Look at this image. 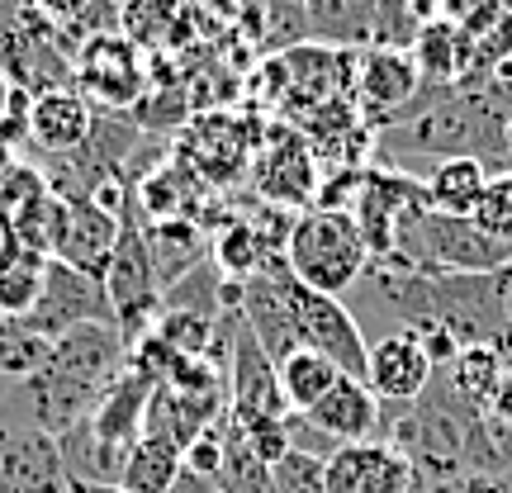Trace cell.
Here are the masks:
<instances>
[{"label": "cell", "instance_id": "obj_18", "mask_svg": "<svg viewBox=\"0 0 512 493\" xmlns=\"http://www.w3.org/2000/svg\"><path fill=\"white\" fill-rule=\"evenodd\" d=\"M304 418H309L323 437L337 441V446L380 437V399L370 394L366 380H351V375H342V380L332 384Z\"/></svg>", "mask_w": 512, "mask_h": 493}, {"label": "cell", "instance_id": "obj_21", "mask_svg": "<svg viewBox=\"0 0 512 493\" xmlns=\"http://www.w3.org/2000/svg\"><path fill=\"white\" fill-rule=\"evenodd\" d=\"M147 238V256H152V266H157V285H176L190 266H200L204 256V228L200 223L181 219V214H171V219H152V228H143Z\"/></svg>", "mask_w": 512, "mask_h": 493}, {"label": "cell", "instance_id": "obj_11", "mask_svg": "<svg viewBox=\"0 0 512 493\" xmlns=\"http://www.w3.org/2000/svg\"><path fill=\"white\" fill-rule=\"evenodd\" d=\"M223 380H228V418L238 427L290 413L285 389H280V370H275V361L266 356V347L252 337L247 323H238V332H233V351H228V375Z\"/></svg>", "mask_w": 512, "mask_h": 493}, {"label": "cell", "instance_id": "obj_3", "mask_svg": "<svg viewBox=\"0 0 512 493\" xmlns=\"http://www.w3.org/2000/svg\"><path fill=\"white\" fill-rule=\"evenodd\" d=\"M157 380L138 370L133 361H124V370L114 375V384L105 389V399L91 408V418L76 422L67 437H57L67 475L76 479H119L128 451L143 437L147 399H152Z\"/></svg>", "mask_w": 512, "mask_h": 493}, {"label": "cell", "instance_id": "obj_30", "mask_svg": "<svg viewBox=\"0 0 512 493\" xmlns=\"http://www.w3.org/2000/svg\"><path fill=\"white\" fill-rule=\"evenodd\" d=\"M271 493H328L323 456H304V451L280 456L271 465Z\"/></svg>", "mask_w": 512, "mask_h": 493}, {"label": "cell", "instance_id": "obj_25", "mask_svg": "<svg viewBox=\"0 0 512 493\" xmlns=\"http://www.w3.org/2000/svg\"><path fill=\"white\" fill-rule=\"evenodd\" d=\"M185 465V451L176 446V441L166 437H138V446L128 451L124 470H119V479L114 484H124L128 493H166L171 484H176V475H181Z\"/></svg>", "mask_w": 512, "mask_h": 493}, {"label": "cell", "instance_id": "obj_24", "mask_svg": "<svg viewBox=\"0 0 512 493\" xmlns=\"http://www.w3.org/2000/svg\"><path fill=\"white\" fill-rule=\"evenodd\" d=\"M48 261L53 256L34 252L24 242H10L5 256H0V313L5 318H24V313L38 304L43 294V280H48Z\"/></svg>", "mask_w": 512, "mask_h": 493}, {"label": "cell", "instance_id": "obj_8", "mask_svg": "<svg viewBox=\"0 0 512 493\" xmlns=\"http://www.w3.org/2000/svg\"><path fill=\"white\" fill-rule=\"evenodd\" d=\"M290 304H294V328H299V347L328 356L332 366L351 375V380H366V361H370V342L361 323L351 318V309L332 294H318L309 285H299L290 275Z\"/></svg>", "mask_w": 512, "mask_h": 493}, {"label": "cell", "instance_id": "obj_32", "mask_svg": "<svg viewBox=\"0 0 512 493\" xmlns=\"http://www.w3.org/2000/svg\"><path fill=\"white\" fill-rule=\"evenodd\" d=\"M166 493H223V489H219V479L195 475L190 465H181V475H176V484H171Z\"/></svg>", "mask_w": 512, "mask_h": 493}, {"label": "cell", "instance_id": "obj_12", "mask_svg": "<svg viewBox=\"0 0 512 493\" xmlns=\"http://www.w3.org/2000/svg\"><path fill=\"white\" fill-rule=\"evenodd\" d=\"M0 493H67V460L53 432L0 418Z\"/></svg>", "mask_w": 512, "mask_h": 493}, {"label": "cell", "instance_id": "obj_1", "mask_svg": "<svg viewBox=\"0 0 512 493\" xmlns=\"http://www.w3.org/2000/svg\"><path fill=\"white\" fill-rule=\"evenodd\" d=\"M128 361V342L114 323H86L53 337L48 361L29 380H10V394L0 399V418L34 422L53 437H67L76 422L91 418V408L105 399V389Z\"/></svg>", "mask_w": 512, "mask_h": 493}, {"label": "cell", "instance_id": "obj_20", "mask_svg": "<svg viewBox=\"0 0 512 493\" xmlns=\"http://www.w3.org/2000/svg\"><path fill=\"white\" fill-rule=\"evenodd\" d=\"M489 176H494V166H484L479 157H441V162H432L427 181H422L427 209H437V214H475Z\"/></svg>", "mask_w": 512, "mask_h": 493}, {"label": "cell", "instance_id": "obj_37", "mask_svg": "<svg viewBox=\"0 0 512 493\" xmlns=\"http://www.w3.org/2000/svg\"><path fill=\"white\" fill-rule=\"evenodd\" d=\"M10 242H15V238H10V223H5V214H0V256H5V247H10Z\"/></svg>", "mask_w": 512, "mask_h": 493}, {"label": "cell", "instance_id": "obj_29", "mask_svg": "<svg viewBox=\"0 0 512 493\" xmlns=\"http://www.w3.org/2000/svg\"><path fill=\"white\" fill-rule=\"evenodd\" d=\"M470 219H475L484 233H494L498 242H508L512 247V171L489 176V185H484V195H479Z\"/></svg>", "mask_w": 512, "mask_h": 493}, {"label": "cell", "instance_id": "obj_10", "mask_svg": "<svg viewBox=\"0 0 512 493\" xmlns=\"http://www.w3.org/2000/svg\"><path fill=\"white\" fill-rule=\"evenodd\" d=\"M24 323L38 332V337H62L72 328H86V323H114V304L105 294V280L76 271L67 261H48V280H43V294L38 304L24 313ZM119 328V323H114Z\"/></svg>", "mask_w": 512, "mask_h": 493}, {"label": "cell", "instance_id": "obj_39", "mask_svg": "<svg viewBox=\"0 0 512 493\" xmlns=\"http://www.w3.org/2000/svg\"><path fill=\"white\" fill-rule=\"evenodd\" d=\"M299 5H309V0H299Z\"/></svg>", "mask_w": 512, "mask_h": 493}, {"label": "cell", "instance_id": "obj_7", "mask_svg": "<svg viewBox=\"0 0 512 493\" xmlns=\"http://www.w3.org/2000/svg\"><path fill=\"white\" fill-rule=\"evenodd\" d=\"M422 209H427L422 181L403 176V171L375 166V171H361V176H356V195H351L347 214L356 219L361 238H366L370 261H394L403 228L418 219Z\"/></svg>", "mask_w": 512, "mask_h": 493}, {"label": "cell", "instance_id": "obj_31", "mask_svg": "<svg viewBox=\"0 0 512 493\" xmlns=\"http://www.w3.org/2000/svg\"><path fill=\"white\" fill-rule=\"evenodd\" d=\"M176 15V0H124V34L143 48V43H157V34L166 29V19Z\"/></svg>", "mask_w": 512, "mask_h": 493}, {"label": "cell", "instance_id": "obj_4", "mask_svg": "<svg viewBox=\"0 0 512 493\" xmlns=\"http://www.w3.org/2000/svg\"><path fill=\"white\" fill-rule=\"evenodd\" d=\"M285 266L299 285H309L318 294H342L366 275L370 266V252H366V238L361 228L351 219L347 209H309L290 223V238H285Z\"/></svg>", "mask_w": 512, "mask_h": 493}, {"label": "cell", "instance_id": "obj_14", "mask_svg": "<svg viewBox=\"0 0 512 493\" xmlns=\"http://www.w3.org/2000/svg\"><path fill=\"white\" fill-rule=\"evenodd\" d=\"M422 76L418 62L408 48H389V43H375L361 67H356V95H361V110L366 119H380V124H399L408 105L418 100Z\"/></svg>", "mask_w": 512, "mask_h": 493}, {"label": "cell", "instance_id": "obj_26", "mask_svg": "<svg viewBox=\"0 0 512 493\" xmlns=\"http://www.w3.org/2000/svg\"><path fill=\"white\" fill-rule=\"evenodd\" d=\"M275 370H280V389H285V403H290L294 413H309L313 403L342 380V370L332 366L328 356H318V351H309V347L290 351Z\"/></svg>", "mask_w": 512, "mask_h": 493}, {"label": "cell", "instance_id": "obj_23", "mask_svg": "<svg viewBox=\"0 0 512 493\" xmlns=\"http://www.w3.org/2000/svg\"><path fill=\"white\" fill-rule=\"evenodd\" d=\"M256 181H261V195L275 204H304L313 200V185H318V171H313V152L304 143H285L271 147L266 157H261V171H256Z\"/></svg>", "mask_w": 512, "mask_h": 493}, {"label": "cell", "instance_id": "obj_9", "mask_svg": "<svg viewBox=\"0 0 512 493\" xmlns=\"http://www.w3.org/2000/svg\"><path fill=\"white\" fill-rule=\"evenodd\" d=\"M81 91L91 95L100 110H133L147 91V62L143 48L124 34V29H105L91 34L72 57Z\"/></svg>", "mask_w": 512, "mask_h": 493}, {"label": "cell", "instance_id": "obj_36", "mask_svg": "<svg viewBox=\"0 0 512 493\" xmlns=\"http://www.w3.org/2000/svg\"><path fill=\"white\" fill-rule=\"evenodd\" d=\"M5 38H10V10L0 5V53H5Z\"/></svg>", "mask_w": 512, "mask_h": 493}, {"label": "cell", "instance_id": "obj_35", "mask_svg": "<svg viewBox=\"0 0 512 493\" xmlns=\"http://www.w3.org/2000/svg\"><path fill=\"white\" fill-rule=\"evenodd\" d=\"M441 5H446V0H418V15H422V19H437Z\"/></svg>", "mask_w": 512, "mask_h": 493}, {"label": "cell", "instance_id": "obj_38", "mask_svg": "<svg viewBox=\"0 0 512 493\" xmlns=\"http://www.w3.org/2000/svg\"><path fill=\"white\" fill-rule=\"evenodd\" d=\"M508 318H512V290H508Z\"/></svg>", "mask_w": 512, "mask_h": 493}, {"label": "cell", "instance_id": "obj_5", "mask_svg": "<svg viewBox=\"0 0 512 493\" xmlns=\"http://www.w3.org/2000/svg\"><path fill=\"white\" fill-rule=\"evenodd\" d=\"M399 266H422V271H498L512 261V247L484 233L470 214H437L422 209L418 219L403 228Z\"/></svg>", "mask_w": 512, "mask_h": 493}, {"label": "cell", "instance_id": "obj_15", "mask_svg": "<svg viewBox=\"0 0 512 493\" xmlns=\"http://www.w3.org/2000/svg\"><path fill=\"white\" fill-rule=\"evenodd\" d=\"M124 209V204H119ZM119 209L110 204H100L95 195L86 200H67V219H62V233H57V247L53 256L57 261H67L76 271L95 275V280H105L110 271V256H114V242H119Z\"/></svg>", "mask_w": 512, "mask_h": 493}, {"label": "cell", "instance_id": "obj_34", "mask_svg": "<svg viewBox=\"0 0 512 493\" xmlns=\"http://www.w3.org/2000/svg\"><path fill=\"white\" fill-rule=\"evenodd\" d=\"M10 100H15V81H10L5 67H0V124H5V114H10Z\"/></svg>", "mask_w": 512, "mask_h": 493}, {"label": "cell", "instance_id": "obj_6", "mask_svg": "<svg viewBox=\"0 0 512 493\" xmlns=\"http://www.w3.org/2000/svg\"><path fill=\"white\" fill-rule=\"evenodd\" d=\"M119 242H114L110 271H105V294L114 304V323L124 332V342H143L147 332L157 328L162 313V285H157V266L147 256V238L138 228V200L128 195L119 209Z\"/></svg>", "mask_w": 512, "mask_h": 493}, {"label": "cell", "instance_id": "obj_17", "mask_svg": "<svg viewBox=\"0 0 512 493\" xmlns=\"http://www.w3.org/2000/svg\"><path fill=\"white\" fill-rule=\"evenodd\" d=\"M95 128V110L91 100L72 86H57L29 100V143L43 147L48 157H76Z\"/></svg>", "mask_w": 512, "mask_h": 493}, {"label": "cell", "instance_id": "obj_33", "mask_svg": "<svg viewBox=\"0 0 512 493\" xmlns=\"http://www.w3.org/2000/svg\"><path fill=\"white\" fill-rule=\"evenodd\" d=\"M67 493H128L124 484H114V479H76L67 475Z\"/></svg>", "mask_w": 512, "mask_h": 493}, {"label": "cell", "instance_id": "obj_13", "mask_svg": "<svg viewBox=\"0 0 512 493\" xmlns=\"http://www.w3.org/2000/svg\"><path fill=\"white\" fill-rule=\"evenodd\" d=\"M323 479H328V493H422L413 460L380 437L337 446L323 460Z\"/></svg>", "mask_w": 512, "mask_h": 493}, {"label": "cell", "instance_id": "obj_27", "mask_svg": "<svg viewBox=\"0 0 512 493\" xmlns=\"http://www.w3.org/2000/svg\"><path fill=\"white\" fill-rule=\"evenodd\" d=\"M48 337H38L24 318H5L0 313V380H29L43 361H48Z\"/></svg>", "mask_w": 512, "mask_h": 493}, {"label": "cell", "instance_id": "obj_28", "mask_svg": "<svg viewBox=\"0 0 512 493\" xmlns=\"http://www.w3.org/2000/svg\"><path fill=\"white\" fill-rule=\"evenodd\" d=\"M62 219H67V200L48 185L29 209H19L15 219H10V238L24 242V247H34V252H43V256H53L57 233H62Z\"/></svg>", "mask_w": 512, "mask_h": 493}, {"label": "cell", "instance_id": "obj_2", "mask_svg": "<svg viewBox=\"0 0 512 493\" xmlns=\"http://www.w3.org/2000/svg\"><path fill=\"white\" fill-rule=\"evenodd\" d=\"M370 266H375L384 304L408 328L437 323L460 347H494L512 328V261L498 271H422V266H399V261H370Z\"/></svg>", "mask_w": 512, "mask_h": 493}, {"label": "cell", "instance_id": "obj_16", "mask_svg": "<svg viewBox=\"0 0 512 493\" xmlns=\"http://www.w3.org/2000/svg\"><path fill=\"white\" fill-rule=\"evenodd\" d=\"M437 366L432 356L422 351L418 332H394V337H380L370 342V361H366V384L370 394L384 403H413L432 384Z\"/></svg>", "mask_w": 512, "mask_h": 493}, {"label": "cell", "instance_id": "obj_22", "mask_svg": "<svg viewBox=\"0 0 512 493\" xmlns=\"http://www.w3.org/2000/svg\"><path fill=\"white\" fill-rule=\"evenodd\" d=\"M380 29L375 0H309L304 5V34L323 43H370Z\"/></svg>", "mask_w": 512, "mask_h": 493}, {"label": "cell", "instance_id": "obj_19", "mask_svg": "<svg viewBox=\"0 0 512 493\" xmlns=\"http://www.w3.org/2000/svg\"><path fill=\"white\" fill-rule=\"evenodd\" d=\"M465 53H470V38L441 15L422 19V29L413 34V62H418L422 86H437V91L460 86L465 81Z\"/></svg>", "mask_w": 512, "mask_h": 493}]
</instances>
